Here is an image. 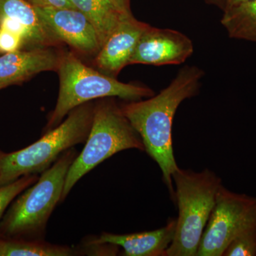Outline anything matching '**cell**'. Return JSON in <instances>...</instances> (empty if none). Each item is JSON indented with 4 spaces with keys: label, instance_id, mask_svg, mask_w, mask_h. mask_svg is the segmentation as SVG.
Listing matches in <instances>:
<instances>
[{
    "label": "cell",
    "instance_id": "cell-1",
    "mask_svg": "<svg viewBox=\"0 0 256 256\" xmlns=\"http://www.w3.org/2000/svg\"><path fill=\"white\" fill-rule=\"evenodd\" d=\"M203 76V70L197 66L184 67L158 95L146 100L130 101L120 107L140 136L144 151L160 166L172 198V174L178 168L173 150V120L180 104L198 94Z\"/></svg>",
    "mask_w": 256,
    "mask_h": 256
},
{
    "label": "cell",
    "instance_id": "cell-2",
    "mask_svg": "<svg viewBox=\"0 0 256 256\" xmlns=\"http://www.w3.org/2000/svg\"><path fill=\"white\" fill-rule=\"evenodd\" d=\"M172 180L178 216L166 256H196L222 181L208 169L196 172L180 168L173 173Z\"/></svg>",
    "mask_w": 256,
    "mask_h": 256
},
{
    "label": "cell",
    "instance_id": "cell-3",
    "mask_svg": "<svg viewBox=\"0 0 256 256\" xmlns=\"http://www.w3.org/2000/svg\"><path fill=\"white\" fill-rule=\"evenodd\" d=\"M94 108L86 104L76 108L63 122L36 142L14 152L0 154V186L26 175L42 173L66 151L86 142L92 127Z\"/></svg>",
    "mask_w": 256,
    "mask_h": 256
},
{
    "label": "cell",
    "instance_id": "cell-4",
    "mask_svg": "<svg viewBox=\"0 0 256 256\" xmlns=\"http://www.w3.org/2000/svg\"><path fill=\"white\" fill-rule=\"evenodd\" d=\"M57 70L60 74V94L54 110L48 118V130L58 126L70 111L94 99L118 97L136 101L154 95L149 88L124 84L87 66L70 52L60 56Z\"/></svg>",
    "mask_w": 256,
    "mask_h": 256
},
{
    "label": "cell",
    "instance_id": "cell-5",
    "mask_svg": "<svg viewBox=\"0 0 256 256\" xmlns=\"http://www.w3.org/2000/svg\"><path fill=\"white\" fill-rule=\"evenodd\" d=\"M128 149L144 151L142 139L120 107L112 100L101 101L94 108L90 132L84 149L69 168L62 200L88 172L111 156Z\"/></svg>",
    "mask_w": 256,
    "mask_h": 256
},
{
    "label": "cell",
    "instance_id": "cell-6",
    "mask_svg": "<svg viewBox=\"0 0 256 256\" xmlns=\"http://www.w3.org/2000/svg\"><path fill=\"white\" fill-rule=\"evenodd\" d=\"M76 156L73 148L66 151L18 197L0 224L3 234L38 237L44 233L52 212L62 200L66 178Z\"/></svg>",
    "mask_w": 256,
    "mask_h": 256
},
{
    "label": "cell",
    "instance_id": "cell-7",
    "mask_svg": "<svg viewBox=\"0 0 256 256\" xmlns=\"http://www.w3.org/2000/svg\"><path fill=\"white\" fill-rule=\"evenodd\" d=\"M256 214V197L235 193L222 184L200 240L196 256H223L239 230Z\"/></svg>",
    "mask_w": 256,
    "mask_h": 256
},
{
    "label": "cell",
    "instance_id": "cell-8",
    "mask_svg": "<svg viewBox=\"0 0 256 256\" xmlns=\"http://www.w3.org/2000/svg\"><path fill=\"white\" fill-rule=\"evenodd\" d=\"M193 52V42L182 32L148 24L138 40L130 64L178 65L184 63Z\"/></svg>",
    "mask_w": 256,
    "mask_h": 256
},
{
    "label": "cell",
    "instance_id": "cell-9",
    "mask_svg": "<svg viewBox=\"0 0 256 256\" xmlns=\"http://www.w3.org/2000/svg\"><path fill=\"white\" fill-rule=\"evenodd\" d=\"M50 34L84 54L98 53L101 46L95 28L74 8H34Z\"/></svg>",
    "mask_w": 256,
    "mask_h": 256
},
{
    "label": "cell",
    "instance_id": "cell-10",
    "mask_svg": "<svg viewBox=\"0 0 256 256\" xmlns=\"http://www.w3.org/2000/svg\"><path fill=\"white\" fill-rule=\"evenodd\" d=\"M148 25L133 18L132 14L126 16L97 54V66L110 76L117 75L130 64L138 40Z\"/></svg>",
    "mask_w": 256,
    "mask_h": 256
},
{
    "label": "cell",
    "instance_id": "cell-11",
    "mask_svg": "<svg viewBox=\"0 0 256 256\" xmlns=\"http://www.w3.org/2000/svg\"><path fill=\"white\" fill-rule=\"evenodd\" d=\"M60 56L48 48L18 50L0 56V90L47 70H57Z\"/></svg>",
    "mask_w": 256,
    "mask_h": 256
},
{
    "label": "cell",
    "instance_id": "cell-12",
    "mask_svg": "<svg viewBox=\"0 0 256 256\" xmlns=\"http://www.w3.org/2000/svg\"><path fill=\"white\" fill-rule=\"evenodd\" d=\"M175 230L176 220L172 218L165 226L156 230L126 235L104 233L89 244H114L122 248V255L126 256H166Z\"/></svg>",
    "mask_w": 256,
    "mask_h": 256
},
{
    "label": "cell",
    "instance_id": "cell-13",
    "mask_svg": "<svg viewBox=\"0 0 256 256\" xmlns=\"http://www.w3.org/2000/svg\"><path fill=\"white\" fill-rule=\"evenodd\" d=\"M75 9L86 16L95 28L101 47L130 10L120 8L112 0H70Z\"/></svg>",
    "mask_w": 256,
    "mask_h": 256
},
{
    "label": "cell",
    "instance_id": "cell-14",
    "mask_svg": "<svg viewBox=\"0 0 256 256\" xmlns=\"http://www.w3.org/2000/svg\"><path fill=\"white\" fill-rule=\"evenodd\" d=\"M0 16L13 18L26 28L30 37L28 50L44 48L56 43L35 8L25 0H0Z\"/></svg>",
    "mask_w": 256,
    "mask_h": 256
},
{
    "label": "cell",
    "instance_id": "cell-15",
    "mask_svg": "<svg viewBox=\"0 0 256 256\" xmlns=\"http://www.w3.org/2000/svg\"><path fill=\"white\" fill-rule=\"evenodd\" d=\"M222 24L230 38L256 43V0L224 9Z\"/></svg>",
    "mask_w": 256,
    "mask_h": 256
},
{
    "label": "cell",
    "instance_id": "cell-16",
    "mask_svg": "<svg viewBox=\"0 0 256 256\" xmlns=\"http://www.w3.org/2000/svg\"><path fill=\"white\" fill-rule=\"evenodd\" d=\"M2 256H69L74 254L70 248L42 242L0 240Z\"/></svg>",
    "mask_w": 256,
    "mask_h": 256
},
{
    "label": "cell",
    "instance_id": "cell-17",
    "mask_svg": "<svg viewBox=\"0 0 256 256\" xmlns=\"http://www.w3.org/2000/svg\"><path fill=\"white\" fill-rule=\"evenodd\" d=\"M223 256H256V214L239 230Z\"/></svg>",
    "mask_w": 256,
    "mask_h": 256
},
{
    "label": "cell",
    "instance_id": "cell-18",
    "mask_svg": "<svg viewBox=\"0 0 256 256\" xmlns=\"http://www.w3.org/2000/svg\"><path fill=\"white\" fill-rule=\"evenodd\" d=\"M38 180L36 174L26 175L14 182L0 186V220L6 207L15 197Z\"/></svg>",
    "mask_w": 256,
    "mask_h": 256
},
{
    "label": "cell",
    "instance_id": "cell-19",
    "mask_svg": "<svg viewBox=\"0 0 256 256\" xmlns=\"http://www.w3.org/2000/svg\"><path fill=\"white\" fill-rule=\"evenodd\" d=\"M24 48V42L21 36L5 28H0V52L2 54L22 50Z\"/></svg>",
    "mask_w": 256,
    "mask_h": 256
},
{
    "label": "cell",
    "instance_id": "cell-20",
    "mask_svg": "<svg viewBox=\"0 0 256 256\" xmlns=\"http://www.w3.org/2000/svg\"><path fill=\"white\" fill-rule=\"evenodd\" d=\"M34 8H74L70 0H25Z\"/></svg>",
    "mask_w": 256,
    "mask_h": 256
},
{
    "label": "cell",
    "instance_id": "cell-21",
    "mask_svg": "<svg viewBox=\"0 0 256 256\" xmlns=\"http://www.w3.org/2000/svg\"><path fill=\"white\" fill-rule=\"evenodd\" d=\"M250 1L252 0H224V9Z\"/></svg>",
    "mask_w": 256,
    "mask_h": 256
},
{
    "label": "cell",
    "instance_id": "cell-22",
    "mask_svg": "<svg viewBox=\"0 0 256 256\" xmlns=\"http://www.w3.org/2000/svg\"><path fill=\"white\" fill-rule=\"evenodd\" d=\"M112 1L116 4L118 5L120 8H122V9L130 10L129 8H128V0H112Z\"/></svg>",
    "mask_w": 256,
    "mask_h": 256
},
{
    "label": "cell",
    "instance_id": "cell-23",
    "mask_svg": "<svg viewBox=\"0 0 256 256\" xmlns=\"http://www.w3.org/2000/svg\"><path fill=\"white\" fill-rule=\"evenodd\" d=\"M0 28H1V22H0ZM0 54H2L1 52H0Z\"/></svg>",
    "mask_w": 256,
    "mask_h": 256
},
{
    "label": "cell",
    "instance_id": "cell-24",
    "mask_svg": "<svg viewBox=\"0 0 256 256\" xmlns=\"http://www.w3.org/2000/svg\"><path fill=\"white\" fill-rule=\"evenodd\" d=\"M217 1L223 2H224V0H217Z\"/></svg>",
    "mask_w": 256,
    "mask_h": 256
},
{
    "label": "cell",
    "instance_id": "cell-25",
    "mask_svg": "<svg viewBox=\"0 0 256 256\" xmlns=\"http://www.w3.org/2000/svg\"><path fill=\"white\" fill-rule=\"evenodd\" d=\"M0 256H1V249H0Z\"/></svg>",
    "mask_w": 256,
    "mask_h": 256
},
{
    "label": "cell",
    "instance_id": "cell-26",
    "mask_svg": "<svg viewBox=\"0 0 256 256\" xmlns=\"http://www.w3.org/2000/svg\"><path fill=\"white\" fill-rule=\"evenodd\" d=\"M2 152H0V154H2Z\"/></svg>",
    "mask_w": 256,
    "mask_h": 256
}]
</instances>
